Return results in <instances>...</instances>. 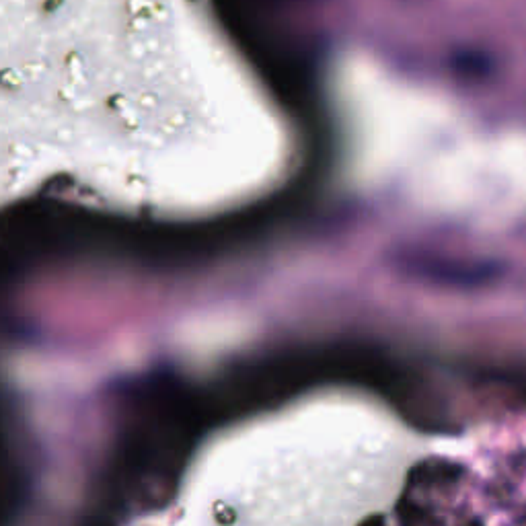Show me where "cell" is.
<instances>
[{
  "mask_svg": "<svg viewBox=\"0 0 526 526\" xmlns=\"http://www.w3.org/2000/svg\"><path fill=\"white\" fill-rule=\"evenodd\" d=\"M210 420L204 399L171 383L138 389L126 411L114 469L109 475V508L136 502L165 504L177 487L194 440Z\"/></svg>",
  "mask_w": 526,
  "mask_h": 526,
  "instance_id": "cell-1",
  "label": "cell"
}]
</instances>
